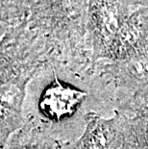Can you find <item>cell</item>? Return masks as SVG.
Listing matches in <instances>:
<instances>
[{
  "mask_svg": "<svg viewBox=\"0 0 148 149\" xmlns=\"http://www.w3.org/2000/svg\"><path fill=\"white\" fill-rule=\"evenodd\" d=\"M68 146L25 123L8 139L1 149H68Z\"/></svg>",
  "mask_w": 148,
  "mask_h": 149,
  "instance_id": "obj_4",
  "label": "cell"
},
{
  "mask_svg": "<svg viewBox=\"0 0 148 149\" xmlns=\"http://www.w3.org/2000/svg\"><path fill=\"white\" fill-rule=\"evenodd\" d=\"M116 112L114 85L89 66L50 62L26 88L25 123L64 145L81 137L92 116H111Z\"/></svg>",
  "mask_w": 148,
  "mask_h": 149,
  "instance_id": "obj_1",
  "label": "cell"
},
{
  "mask_svg": "<svg viewBox=\"0 0 148 149\" xmlns=\"http://www.w3.org/2000/svg\"><path fill=\"white\" fill-rule=\"evenodd\" d=\"M127 116L116 112L111 116L94 115L81 137L68 149H120L125 141Z\"/></svg>",
  "mask_w": 148,
  "mask_h": 149,
  "instance_id": "obj_2",
  "label": "cell"
},
{
  "mask_svg": "<svg viewBox=\"0 0 148 149\" xmlns=\"http://www.w3.org/2000/svg\"><path fill=\"white\" fill-rule=\"evenodd\" d=\"M120 149H148V142L135 116H127L125 141Z\"/></svg>",
  "mask_w": 148,
  "mask_h": 149,
  "instance_id": "obj_5",
  "label": "cell"
},
{
  "mask_svg": "<svg viewBox=\"0 0 148 149\" xmlns=\"http://www.w3.org/2000/svg\"><path fill=\"white\" fill-rule=\"evenodd\" d=\"M28 83L11 81L1 83V113H0V146L25 123L23 106Z\"/></svg>",
  "mask_w": 148,
  "mask_h": 149,
  "instance_id": "obj_3",
  "label": "cell"
},
{
  "mask_svg": "<svg viewBox=\"0 0 148 149\" xmlns=\"http://www.w3.org/2000/svg\"><path fill=\"white\" fill-rule=\"evenodd\" d=\"M142 1H143V3H144V4H145V5H147V6H148V0H142Z\"/></svg>",
  "mask_w": 148,
  "mask_h": 149,
  "instance_id": "obj_6",
  "label": "cell"
}]
</instances>
